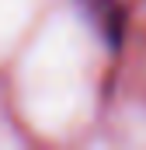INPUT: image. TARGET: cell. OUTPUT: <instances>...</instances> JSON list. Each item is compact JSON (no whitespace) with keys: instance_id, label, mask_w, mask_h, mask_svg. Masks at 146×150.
<instances>
[{"instance_id":"obj_1","label":"cell","mask_w":146,"mask_h":150,"mask_svg":"<svg viewBox=\"0 0 146 150\" xmlns=\"http://www.w3.org/2000/svg\"><path fill=\"white\" fill-rule=\"evenodd\" d=\"M77 4H80L84 18L94 25V32L111 49H118L122 38H125V7H122V0H77Z\"/></svg>"}]
</instances>
